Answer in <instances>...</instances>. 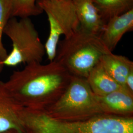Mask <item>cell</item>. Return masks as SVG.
Returning <instances> with one entry per match:
<instances>
[{"label": "cell", "mask_w": 133, "mask_h": 133, "mask_svg": "<svg viewBox=\"0 0 133 133\" xmlns=\"http://www.w3.org/2000/svg\"><path fill=\"white\" fill-rule=\"evenodd\" d=\"M124 88L133 95V70L129 72L127 76Z\"/></svg>", "instance_id": "16"}, {"label": "cell", "mask_w": 133, "mask_h": 133, "mask_svg": "<svg viewBox=\"0 0 133 133\" xmlns=\"http://www.w3.org/2000/svg\"><path fill=\"white\" fill-rule=\"evenodd\" d=\"M16 133L14 131H9V132H4V133Z\"/></svg>", "instance_id": "18"}, {"label": "cell", "mask_w": 133, "mask_h": 133, "mask_svg": "<svg viewBox=\"0 0 133 133\" xmlns=\"http://www.w3.org/2000/svg\"><path fill=\"white\" fill-rule=\"evenodd\" d=\"M133 30V8L110 18L100 36L105 46L112 52L124 35Z\"/></svg>", "instance_id": "9"}, {"label": "cell", "mask_w": 133, "mask_h": 133, "mask_svg": "<svg viewBox=\"0 0 133 133\" xmlns=\"http://www.w3.org/2000/svg\"><path fill=\"white\" fill-rule=\"evenodd\" d=\"M96 96L103 114L133 117V95L125 88H121L103 96Z\"/></svg>", "instance_id": "8"}, {"label": "cell", "mask_w": 133, "mask_h": 133, "mask_svg": "<svg viewBox=\"0 0 133 133\" xmlns=\"http://www.w3.org/2000/svg\"><path fill=\"white\" fill-rule=\"evenodd\" d=\"M43 111L52 119L66 121L87 120L104 114L85 78L72 76L60 97Z\"/></svg>", "instance_id": "4"}, {"label": "cell", "mask_w": 133, "mask_h": 133, "mask_svg": "<svg viewBox=\"0 0 133 133\" xmlns=\"http://www.w3.org/2000/svg\"><path fill=\"white\" fill-rule=\"evenodd\" d=\"M21 119L24 133H133V117L103 114L77 121L52 119L43 110L23 108Z\"/></svg>", "instance_id": "2"}, {"label": "cell", "mask_w": 133, "mask_h": 133, "mask_svg": "<svg viewBox=\"0 0 133 133\" xmlns=\"http://www.w3.org/2000/svg\"><path fill=\"white\" fill-rule=\"evenodd\" d=\"M11 11V0H0V60L3 62L8 54L2 42V35Z\"/></svg>", "instance_id": "15"}, {"label": "cell", "mask_w": 133, "mask_h": 133, "mask_svg": "<svg viewBox=\"0 0 133 133\" xmlns=\"http://www.w3.org/2000/svg\"><path fill=\"white\" fill-rule=\"evenodd\" d=\"M47 15L50 32L44 45L45 53L50 62L56 56L61 36L66 37L79 27L73 0H39L37 4Z\"/></svg>", "instance_id": "6"}, {"label": "cell", "mask_w": 133, "mask_h": 133, "mask_svg": "<svg viewBox=\"0 0 133 133\" xmlns=\"http://www.w3.org/2000/svg\"><path fill=\"white\" fill-rule=\"evenodd\" d=\"M73 2L79 23V28L100 36L106 23L92 0H73Z\"/></svg>", "instance_id": "10"}, {"label": "cell", "mask_w": 133, "mask_h": 133, "mask_svg": "<svg viewBox=\"0 0 133 133\" xmlns=\"http://www.w3.org/2000/svg\"><path fill=\"white\" fill-rule=\"evenodd\" d=\"M111 52L99 35L78 29L58 44L54 60L60 63L72 76L86 78L105 54Z\"/></svg>", "instance_id": "3"}, {"label": "cell", "mask_w": 133, "mask_h": 133, "mask_svg": "<svg viewBox=\"0 0 133 133\" xmlns=\"http://www.w3.org/2000/svg\"><path fill=\"white\" fill-rule=\"evenodd\" d=\"M36 0H11L10 16L27 18L36 16L43 12L38 5Z\"/></svg>", "instance_id": "14"}, {"label": "cell", "mask_w": 133, "mask_h": 133, "mask_svg": "<svg viewBox=\"0 0 133 133\" xmlns=\"http://www.w3.org/2000/svg\"><path fill=\"white\" fill-rule=\"evenodd\" d=\"M23 108L10 93L5 82L0 81V133L12 131L24 133L21 119Z\"/></svg>", "instance_id": "7"}, {"label": "cell", "mask_w": 133, "mask_h": 133, "mask_svg": "<svg viewBox=\"0 0 133 133\" xmlns=\"http://www.w3.org/2000/svg\"><path fill=\"white\" fill-rule=\"evenodd\" d=\"M4 66V65H3V63H2V61L0 60V72L2 71V69H3V67Z\"/></svg>", "instance_id": "17"}, {"label": "cell", "mask_w": 133, "mask_h": 133, "mask_svg": "<svg viewBox=\"0 0 133 133\" xmlns=\"http://www.w3.org/2000/svg\"><path fill=\"white\" fill-rule=\"evenodd\" d=\"M71 75L57 61L34 62L14 71L5 82L24 108L43 110L52 105L66 90Z\"/></svg>", "instance_id": "1"}, {"label": "cell", "mask_w": 133, "mask_h": 133, "mask_svg": "<svg viewBox=\"0 0 133 133\" xmlns=\"http://www.w3.org/2000/svg\"><path fill=\"white\" fill-rule=\"evenodd\" d=\"M93 93L103 96L122 87L110 76L100 61L90 71L85 78Z\"/></svg>", "instance_id": "11"}, {"label": "cell", "mask_w": 133, "mask_h": 133, "mask_svg": "<svg viewBox=\"0 0 133 133\" xmlns=\"http://www.w3.org/2000/svg\"><path fill=\"white\" fill-rule=\"evenodd\" d=\"M105 23L133 9V0H92Z\"/></svg>", "instance_id": "13"}, {"label": "cell", "mask_w": 133, "mask_h": 133, "mask_svg": "<svg viewBox=\"0 0 133 133\" xmlns=\"http://www.w3.org/2000/svg\"><path fill=\"white\" fill-rule=\"evenodd\" d=\"M100 61L109 76L124 88L127 76L133 70V61L127 57L112 52L105 54Z\"/></svg>", "instance_id": "12"}, {"label": "cell", "mask_w": 133, "mask_h": 133, "mask_svg": "<svg viewBox=\"0 0 133 133\" xmlns=\"http://www.w3.org/2000/svg\"><path fill=\"white\" fill-rule=\"evenodd\" d=\"M4 33L12 42V50L2 63L7 66H16L22 63H41L45 54L33 23L28 17L9 20Z\"/></svg>", "instance_id": "5"}]
</instances>
